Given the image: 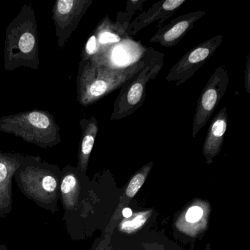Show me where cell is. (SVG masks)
Instances as JSON below:
<instances>
[{"mask_svg":"<svg viewBox=\"0 0 250 250\" xmlns=\"http://www.w3.org/2000/svg\"><path fill=\"white\" fill-rule=\"evenodd\" d=\"M150 48L143 56L125 65H106L80 61L77 74V102L87 106L118 90L137 75L148 60Z\"/></svg>","mask_w":250,"mask_h":250,"instance_id":"6da1fadb","label":"cell"},{"mask_svg":"<svg viewBox=\"0 0 250 250\" xmlns=\"http://www.w3.org/2000/svg\"><path fill=\"white\" fill-rule=\"evenodd\" d=\"M4 66L5 71L21 67L39 68V47L36 13L31 5H24L5 31Z\"/></svg>","mask_w":250,"mask_h":250,"instance_id":"7a4b0ae2","label":"cell"},{"mask_svg":"<svg viewBox=\"0 0 250 250\" xmlns=\"http://www.w3.org/2000/svg\"><path fill=\"white\" fill-rule=\"evenodd\" d=\"M14 178L27 198L52 213L58 210L61 169L58 165L39 156H26Z\"/></svg>","mask_w":250,"mask_h":250,"instance_id":"3957f363","label":"cell"},{"mask_svg":"<svg viewBox=\"0 0 250 250\" xmlns=\"http://www.w3.org/2000/svg\"><path fill=\"white\" fill-rule=\"evenodd\" d=\"M0 131L20 137L42 148L61 143V128L48 111L34 109L0 118Z\"/></svg>","mask_w":250,"mask_h":250,"instance_id":"277c9868","label":"cell"},{"mask_svg":"<svg viewBox=\"0 0 250 250\" xmlns=\"http://www.w3.org/2000/svg\"><path fill=\"white\" fill-rule=\"evenodd\" d=\"M164 55L150 48L148 60L143 69L121 87L115 99L110 121L124 119L143 106L146 100V87L159 75L163 67Z\"/></svg>","mask_w":250,"mask_h":250,"instance_id":"5b68a950","label":"cell"},{"mask_svg":"<svg viewBox=\"0 0 250 250\" xmlns=\"http://www.w3.org/2000/svg\"><path fill=\"white\" fill-rule=\"evenodd\" d=\"M229 74L224 65L213 71L197 101L191 135L197 137L199 131L208 124L215 109L225 96L229 84Z\"/></svg>","mask_w":250,"mask_h":250,"instance_id":"8992f818","label":"cell"},{"mask_svg":"<svg viewBox=\"0 0 250 250\" xmlns=\"http://www.w3.org/2000/svg\"><path fill=\"white\" fill-rule=\"evenodd\" d=\"M126 29L125 26L113 22L108 17L104 18L93 30L97 53L90 62L112 65L115 51L125 49L128 45L137 44V42L128 36Z\"/></svg>","mask_w":250,"mask_h":250,"instance_id":"52a82bcc","label":"cell"},{"mask_svg":"<svg viewBox=\"0 0 250 250\" xmlns=\"http://www.w3.org/2000/svg\"><path fill=\"white\" fill-rule=\"evenodd\" d=\"M223 39L218 35L190 49L170 68L165 80L173 82L176 87L185 83L211 58Z\"/></svg>","mask_w":250,"mask_h":250,"instance_id":"ba28073f","label":"cell"},{"mask_svg":"<svg viewBox=\"0 0 250 250\" xmlns=\"http://www.w3.org/2000/svg\"><path fill=\"white\" fill-rule=\"evenodd\" d=\"M92 3L93 0H58L55 2L52 20L61 49L65 47Z\"/></svg>","mask_w":250,"mask_h":250,"instance_id":"9c48e42d","label":"cell"},{"mask_svg":"<svg viewBox=\"0 0 250 250\" xmlns=\"http://www.w3.org/2000/svg\"><path fill=\"white\" fill-rule=\"evenodd\" d=\"M26 155L0 150V216L5 218L13 210V178Z\"/></svg>","mask_w":250,"mask_h":250,"instance_id":"30bf717a","label":"cell"},{"mask_svg":"<svg viewBox=\"0 0 250 250\" xmlns=\"http://www.w3.org/2000/svg\"><path fill=\"white\" fill-rule=\"evenodd\" d=\"M206 13V11H194L174 19L161 27L152 36L150 42L159 43L165 48L176 46Z\"/></svg>","mask_w":250,"mask_h":250,"instance_id":"8fae6325","label":"cell"},{"mask_svg":"<svg viewBox=\"0 0 250 250\" xmlns=\"http://www.w3.org/2000/svg\"><path fill=\"white\" fill-rule=\"evenodd\" d=\"M187 0H165L153 4L146 12L140 14L128 24L127 33L130 37H134L139 32L147 26L159 21V25L167 20L175 11L185 3Z\"/></svg>","mask_w":250,"mask_h":250,"instance_id":"7c38bea8","label":"cell"},{"mask_svg":"<svg viewBox=\"0 0 250 250\" xmlns=\"http://www.w3.org/2000/svg\"><path fill=\"white\" fill-rule=\"evenodd\" d=\"M228 108L223 106L210 122L203 144V154L208 162L220 151L228 129Z\"/></svg>","mask_w":250,"mask_h":250,"instance_id":"4fadbf2b","label":"cell"},{"mask_svg":"<svg viewBox=\"0 0 250 250\" xmlns=\"http://www.w3.org/2000/svg\"><path fill=\"white\" fill-rule=\"evenodd\" d=\"M81 171L70 165L61 169L60 199L65 209V216L74 211L80 197V175Z\"/></svg>","mask_w":250,"mask_h":250,"instance_id":"5bb4252c","label":"cell"},{"mask_svg":"<svg viewBox=\"0 0 250 250\" xmlns=\"http://www.w3.org/2000/svg\"><path fill=\"white\" fill-rule=\"evenodd\" d=\"M80 125L82 133L77 168L84 173L87 170L89 159L99 132V123L95 117L92 116L89 119L83 118L80 120Z\"/></svg>","mask_w":250,"mask_h":250,"instance_id":"9a60e30c","label":"cell"},{"mask_svg":"<svg viewBox=\"0 0 250 250\" xmlns=\"http://www.w3.org/2000/svg\"><path fill=\"white\" fill-rule=\"evenodd\" d=\"M146 0H128L126 2L125 12L118 13L115 22L128 27L136 13L142 8Z\"/></svg>","mask_w":250,"mask_h":250,"instance_id":"2e32d148","label":"cell"},{"mask_svg":"<svg viewBox=\"0 0 250 250\" xmlns=\"http://www.w3.org/2000/svg\"><path fill=\"white\" fill-rule=\"evenodd\" d=\"M148 212L138 213V214L136 215L132 219L124 221V222L121 224V229L128 232L137 230V229L141 228V227L146 223L147 216H148Z\"/></svg>","mask_w":250,"mask_h":250,"instance_id":"e0dca14e","label":"cell"},{"mask_svg":"<svg viewBox=\"0 0 250 250\" xmlns=\"http://www.w3.org/2000/svg\"><path fill=\"white\" fill-rule=\"evenodd\" d=\"M145 180H146V177L143 173H138L134 175L127 187L125 191L126 195L129 197H134L144 184Z\"/></svg>","mask_w":250,"mask_h":250,"instance_id":"ac0fdd59","label":"cell"},{"mask_svg":"<svg viewBox=\"0 0 250 250\" xmlns=\"http://www.w3.org/2000/svg\"><path fill=\"white\" fill-rule=\"evenodd\" d=\"M203 216V210L199 206H192L186 213V220L190 223H195L201 219Z\"/></svg>","mask_w":250,"mask_h":250,"instance_id":"d6986e66","label":"cell"},{"mask_svg":"<svg viewBox=\"0 0 250 250\" xmlns=\"http://www.w3.org/2000/svg\"><path fill=\"white\" fill-rule=\"evenodd\" d=\"M245 87L247 93H250V55L247 57L245 68Z\"/></svg>","mask_w":250,"mask_h":250,"instance_id":"ffe728a7","label":"cell"},{"mask_svg":"<svg viewBox=\"0 0 250 250\" xmlns=\"http://www.w3.org/2000/svg\"><path fill=\"white\" fill-rule=\"evenodd\" d=\"M132 210L129 208H125L123 210V216L125 218H130L132 216Z\"/></svg>","mask_w":250,"mask_h":250,"instance_id":"44dd1931","label":"cell"},{"mask_svg":"<svg viewBox=\"0 0 250 250\" xmlns=\"http://www.w3.org/2000/svg\"><path fill=\"white\" fill-rule=\"evenodd\" d=\"M0 250H8L5 244H0Z\"/></svg>","mask_w":250,"mask_h":250,"instance_id":"7402d4cb","label":"cell"}]
</instances>
